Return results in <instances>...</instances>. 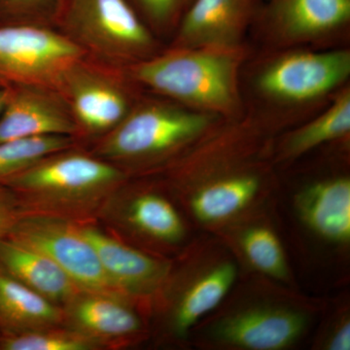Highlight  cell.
<instances>
[{
    "instance_id": "obj_10",
    "label": "cell",
    "mask_w": 350,
    "mask_h": 350,
    "mask_svg": "<svg viewBox=\"0 0 350 350\" xmlns=\"http://www.w3.org/2000/svg\"><path fill=\"white\" fill-rule=\"evenodd\" d=\"M126 182L101 211L98 221L107 231L118 238L126 234L161 244L180 241L185 229L174 204L158 192L129 189Z\"/></svg>"
},
{
    "instance_id": "obj_12",
    "label": "cell",
    "mask_w": 350,
    "mask_h": 350,
    "mask_svg": "<svg viewBox=\"0 0 350 350\" xmlns=\"http://www.w3.org/2000/svg\"><path fill=\"white\" fill-rule=\"evenodd\" d=\"M6 86L8 96L0 114V142L48 135L76 137L75 121L59 90L31 84Z\"/></svg>"
},
{
    "instance_id": "obj_19",
    "label": "cell",
    "mask_w": 350,
    "mask_h": 350,
    "mask_svg": "<svg viewBox=\"0 0 350 350\" xmlns=\"http://www.w3.org/2000/svg\"><path fill=\"white\" fill-rule=\"evenodd\" d=\"M259 176L234 172L206 181L192 195L191 211L202 222L215 223L239 213L257 195Z\"/></svg>"
},
{
    "instance_id": "obj_5",
    "label": "cell",
    "mask_w": 350,
    "mask_h": 350,
    "mask_svg": "<svg viewBox=\"0 0 350 350\" xmlns=\"http://www.w3.org/2000/svg\"><path fill=\"white\" fill-rule=\"evenodd\" d=\"M76 126V142L91 146L126 118L144 90L129 75L84 56L66 71L59 86Z\"/></svg>"
},
{
    "instance_id": "obj_28",
    "label": "cell",
    "mask_w": 350,
    "mask_h": 350,
    "mask_svg": "<svg viewBox=\"0 0 350 350\" xmlns=\"http://www.w3.org/2000/svg\"><path fill=\"white\" fill-rule=\"evenodd\" d=\"M327 349L331 350H349L350 349V324L349 321H345L340 327L336 329L332 337L329 338Z\"/></svg>"
},
{
    "instance_id": "obj_18",
    "label": "cell",
    "mask_w": 350,
    "mask_h": 350,
    "mask_svg": "<svg viewBox=\"0 0 350 350\" xmlns=\"http://www.w3.org/2000/svg\"><path fill=\"white\" fill-rule=\"evenodd\" d=\"M63 324L61 306L0 268V335H14Z\"/></svg>"
},
{
    "instance_id": "obj_6",
    "label": "cell",
    "mask_w": 350,
    "mask_h": 350,
    "mask_svg": "<svg viewBox=\"0 0 350 350\" xmlns=\"http://www.w3.org/2000/svg\"><path fill=\"white\" fill-rule=\"evenodd\" d=\"M350 51L280 49L257 69L253 87L265 100L300 107L337 93L349 81Z\"/></svg>"
},
{
    "instance_id": "obj_9",
    "label": "cell",
    "mask_w": 350,
    "mask_h": 350,
    "mask_svg": "<svg viewBox=\"0 0 350 350\" xmlns=\"http://www.w3.org/2000/svg\"><path fill=\"white\" fill-rule=\"evenodd\" d=\"M350 0H269L254 25L278 49L325 41L347 31Z\"/></svg>"
},
{
    "instance_id": "obj_17",
    "label": "cell",
    "mask_w": 350,
    "mask_h": 350,
    "mask_svg": "<svg viewBox=\"0 0 350 350\" xmlns=\"http://www.w3.org/2000/svg\"><path fill=\"white\" fill-rule=\"evenodd\" d=\"M301 217L322 238L334 243L350 239V181L347 177L317 182L301 193Z\"/></svg>"
},
{
    "instance_id": "obj_13",
    "label": "cell",
    "mask_w": 350,
    "mask_h": 350,
    "mask_svg": "<svg viewBox=\"0 0 350 350\" xmlns=\"http://www.w3.org/2000/svg\"><path fill=\"white\" fill-rule=\"evenodd\" d=\"M135 304L121 295L80 289L62 306L64 324L103 349L124 347L144 332Z\"/></svg>"
},
{
    "instance_id": "obj_4",
    "label": "cell",
    "mask_w": 350,
    "mask_h": 350,
    "mask_svg": "<svg viewBox=\"0 0 350 350\" xmlns=\"http://www.w3.org/2000/svg\"><path fill=\"white\" fill-rule=\"evenodd\" d=\"M56 29L85 56L128 69L165 49L128 0H62Z\"/></svg>"
},
{
    "instance_id": "obj_25",
    "label": "cell",
    "mask_w": 350,
    "mask_h": 350,
    "mask_svg": "<svg viewBox=\"0 0 350 350\" xmlns=\"http://www.w3.org/2000/svg\"><path fill=\"white\" fill-rule=\"evenodd\" d=\"M149 29L162 41L174 36L193 0H128Z\"/></svg>"
},
{
    "instance_id": "obj_22",
    "label": "cell",
    "mask_w": 350,
    "mask_h": 350,
    "mask_svg": "<svg viewBox=\"0 0 350 350\" xmlns=\"http://www.w3.org/2000/svg\"><path fill=\"white\" fill-rule=\"evenodd\" d=\"M79 145L75 138L48 135L0 142V183L19 174L43 157Z\"/></svg>"
},
{
    "instance_id": "obj_21",
    "label": "cell",
    "mask_w": 350,
    "mask_h": 350,
    "mask_svg": "<svg viewBox=\"0 0 350 350\" xmlns=\"http://www.w3.org/2000/svg\"><path fill=\"white\" fill-rule=\"evenodd\" d=\"M349 131L350 89L345 86L323 112L288 137L283 154L288 158L300 156L325 142L347 137Z\"/></svg>"
},
{
    "instance_id": "obj_26",
    "label": "cell",
    "mask_w": 350,
    "mask_h": 350,
    "mask_svg": "<svg viewBox=\"0 0 350 350\" xmlns=\"http://www.w3.org/2000/svg\"><path fill=\"white\" fill-rule=\"evenodd\" d=\"M62 0H0V27L38 25L55 27Z\"/></svg>"
},
{
    "instance_id": "obj_29",
    "label": "cell",
    "mask_w": 350,
    "mask_h": 350,
    "mask_svg": "<svg viewBox=\"0 0 350 350\" xmlns=\"http://www.w3.org/2000/svg\"><path fill=\"white\" fill-rule=\"evenodd\" d=\"M7 96H8V89L7 86H0V114L5 107Z\"/></svg>"
},
{
    "instance_id": "obj_8",
    "label": "cell",
    "mask_w": 350,
    "mask_h": 350,
    "mask_svg": "<svg viewBox=\"0 0 350 350\" xmlns=\"http://www.w3.org/2000/svg\"><path fill=\"white\" fill-rule=\"evenodd\" d=\"M7 239L40 251L81 289L123 296L107 278L93 245L75 223L46 216L22 215Z\"/></svg>"
},
{
    "instance_id": "obj_7",
    "label": "cell",
    "mask_w": 350,
    "mask_h": 350,
    "mask_svg": "<svg viewBox=\"0 0 350 350\" xmlns=\"http://www.w3.org/2000/svg\"><path fill=\"white\" fill-rule=\"evenodd\" d=\"M84 56L55 27H0V80L5 85H41L57 90L66 71Z\"/></svg>"
},
{
    "instance_id": "obj_23",
    "label": "cell",
    "mask_w": 350,
    "mask_h": 350,
    "mask_svg": "<svg viewBox=\"0 0 350 350\" xmlns=\"http://www.w3.org/2000/svg\"><path fill=\"white\" fill-rule=\"evenodd\" d=\"M100 344L68 326L0 335V350H101Z\"/></svg>"
},
{
    "instance_id": "obj_1",
    "label": "cell",
    "mask_w": 350,
    "mask_h": 350,
    "mask_svg": "<svg viewBox=\"0 0 350 350\" xmlns=\"http://www.w3.org/2000/svg\"><path fill=\"white\" fill-rule=\"evenodd\" d=\"M130 176L81 145L43 157L1 182L13 191L22 215L78 225L98 223L108 199Z\"/></svg>"
},
{
    "instance_id": "obj_3",
    "label": "cell",
    "mask_w": 350,
    "mask_h": 350,
    "mask_svg": "<svg viewBox=\"0 0 350 350\" xmlns=\"http://www.w3.org/2000/svg\"><path fill=\"white\" fill-rule=\"evenodd\" d=\"M220 120L163 96L144 94L126 118L89 150L131 177L172 162Z\"/></svg>"
},
{
    "instance_id": "obj_15",
    "label": "cell",
    "mask_w": 350,
    "mask_h": 350,
    "mask_svg": "<svg viewBox=\"0 0 350 350\" xmlns=\"http://www.w3.org/2000/svg\"><path fill=\"white\" fill-rule=\"evenodd\" d=\"M306 327L300 312L287 308H258L221 321L214 331L221 342L253 350H278L293 344Z\"/></svg>"
},
{
    "instance_id": "obj_16",
    "label": "cell",
    "mask_w": 350,
    "mask_h": 350,
    "mask_svg": "<svg viewBox=\"0 0 350 350\" xmlns=\"http://www.w3.org/2000/svg\"><path fill=\"white\" fill-rule=\"evenodd\" d=\"M0 268L61 308L81 289L49 257L10 239H0Z\"/></svg>"
},
{
    "instance_id": "obj_20",
    "label": "cell",
    "mask_w": 350,
    "mask_h": 350,
    "mask_svg": "<svg viewBox=\"0 0 350 350\" xmlns=\"http://www.w3.org/2000/svg\"><path fill=\"white\" fill-rule=\"evenodd\" d=\"M237 278V267L221 262L195 280L181 295L172 314V330L183 337L200 317L224 299Z\"/></svg>"
},
{
    "instance_id": "obj_27",
    "label": "cell",
    "mask_w": 350,
    "mask_h": 350,
    "mask_svg": "<svg viewBox=\"0 0 350 350\" xmlns=\"http://www.w3.org/2000/svg\"><path fill=\"white\" fill-rule=\"evenodd\" d=\"M21 216L22 211L17 197L8 186L0 183V239L7 238Z\"/></svg>"
},
{
    "instance_id": "obj_30",
    "label": "cell",
    "mask_w": 350,
    "mask_h": 350,
    "mask_svg": "<svg viewBox=\"0 0 350 350\" xmlns=\"http://www.w3.org/2000/svg\"><path fill=\"white\" fill-rule=\"evenodd\" d=\"M0 86H6V85L4 84V83L2 82L1 80H0Z\"/></svg>"
},
{
    "instance_id": "obj_2",
    "label": "cell",
    "mask_w": 350,
    "mask_h": 350,
    "mask_svg": "<svg viewBox=\"0 0 350 350\" xmlns=\"http://www.w3.org/2000/svg\"><path fill=\"white\" fill-rule=\"evenodd\" d=\"M247 57L244 44L165 47L128 71L144 91L221 119H238L243 114L239 77Z\"/></svg>"
},
{
    "instance_id": "obj_24",
    "label": "cell",
    "mask_w": 350,
    "mask_h": 350,
    "mask_svg": "<svg viewBox=\"0 0 350 350\" xmlns=\"http://www.w3.org/2000/svg\"><path fill=\"white\" fill-rule=\"evenodd\" d=\"M241 246L248 261L262 273L275 278L287 275L282 244L269 228L258 226L247 230L241 238Z\"/></svg>"
},
{
    "instance_id": "obj_14",
    "label": "cell",
    "mask_w": 350,
    "mask_h": 350,
    "mask_svg": "<svg viewBox=\"0 0 350 350\" xmlns=\"http://www.w3.org/2000/svg\"><path fill=\"white\" fill-rule=\"evenodd\" d=\"M262 3V0H193L167 47L241 45Z\"/></svg>"
},
{
    "instance_id": "obj_11",
    "label": "cell",
    "mask_w": 350,
    "mask_h": 350,
    "mask_svg": "<svg viewBox=\"0 0 350 350\" xmlns=\"http://www.w3.org/2000/svg\"><path fill=\"white\" fill-rule=\"evenodd\" d=\"M83 236L93 245L107 278L120 294L133 301L155 295L169 276V262L151 256L98 227L79 225Z\"/></svg>"
}]
</instances>
